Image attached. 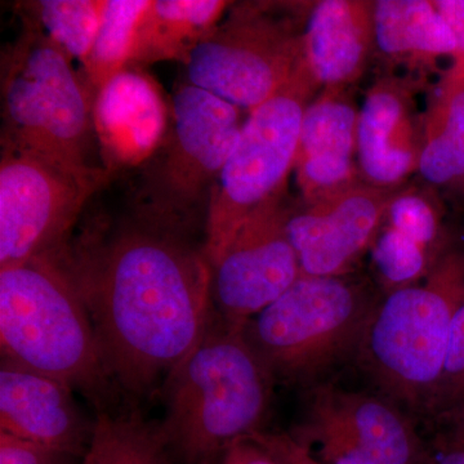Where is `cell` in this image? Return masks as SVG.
<instances>
[{"mask_svg":"<svg viewBox=\"0 0 464 464\" xmlns=\"http://www.w3.org/2000/svg\"><path fill=\"white\" fill-rule=\"evenodd\" d=\"M103 362L127 398L148 396L200 341L212 314V266L194 232L134 213L94 226L58 255Z\"/></svg>","mask_w":464,"mask_h":464,"instance_id":"1","label":"cell"},{"mask_svg":"<svg viewBox=\"0 0 464 464\" xmlns=\"http://www.w3.org/2000/svg\"><path fill=\"white\" fill-rule=\"evenodd\" d=\"M216 315L163 382L160 422L174 460L213 464L228 445L262 431L274 380L244 337Z\"/></svg>","mask_w":464,"mask_h":464,"instance_id":"2","label":"cell"},{"mask_svg":"<svg viewBox=\"0 0 464 464\" xmlns=\"http://www.w3.org/2000/svg\"><path fill=\"white\" fill-rule=\"evenodd\" d=\"M3 359L63 382L96 411H114L121 393L74 283L57 256L0 268Z\"/></svg>","mask_w":464,"mask_h":464,"instance_id":"3","label":"cell"},{"mask_svg":"<svg viewBox=\"0 0 464 464\" xmlns=\"http://www.w3.org/2000/svg\"><path fill=\"white\" fill-rule=\"evenodd\" d=\"M463 295L464 248H447L420 282L375 304L356 355L393 401L432 415Z\"/></svg>","mask_w":464,"mask_h":464,"instance_id":"4","label":"cell"},{"mask_svg":"<svg viewBox=\"0 0 464 464\" xmlns=\"http://www.w3.org/2000/svg\"><path fill=\"white\" fill-rule=\"evenodd\" d=\"M20 17L21 32L2 54V148L79 172L100 168L92 163L96 96L72 58L35 21Z\"/></svg>","mask_w":464,"mask_h":464,"instance_id":"5","label":"cell"},{"mask_svg":"<svg viewBox=\"0 0 464 464\" xmlns=\"http://www.w3.org/2000/svg\"><path fill=\"white\" fill-rule=\"evenodd\" d=\"M244 123L227 101L192 84L179 88L166 136L145 163L137 215L195 234Z\"/></svg>","mask_w":464,"mask_h":464,"instance_id":"6","label":"cell"},{"mask_svg":"<svg viewBox=\"0 0 464 464\" xmlns=\"http://www.w3.org/2000/svg\"><path fill=\"white\" fill-rule=\"evenodd\" d=\"M374 307L342 276H301L246 323L244 337L274 381L308 383L356 353Z\"/></svg>","mask_w":464,"mask_h":464,"instance_id":"7","label":"cell"},{"mask_svg":"<svg viewBox=\"0 0 464 464\" xmlns=\"http://www.w3.org/2000/svg\"><path fill=\"white\" fill-rule=\"evenodd\" d=\"M306 5L232 3L185 63L190 84L248 112L257 109L304 65Z\"/></svg>","mask_w":464,"mask_h":464,"instance_id":"8","label":"cell"},{"mask_svg":"<svg viewBox=\"0 0 464 464\" xmlns=\"http://www.w3.org/2000/svg\"><path fill=\"white\" fill-rule=\"evenodd\" d=\"M320 91L304 61L282 90L249 112L208 206L204 253L212 267L246 219L286 191L302 119Z\"/></svg>","mask_w":464,"mask_h":464,"instance_id":"9","label":"cell"},{"mask_svg":"<svg viewBox=\"0 0 464 464\" xmlns=\"http://www.w3.org/2000/svg\"><path fill=\"white\" fill-rule=\"evenodd\" d=\"M110 177L103 167L79 172L2 148L0 268L63 252L88 200Z\"/></svg>","mask_w":464,"mask_h":464,"instance_id":"10","label":"cell"},{"mask_svg":"<svg viewBox=\"0 0 464 464\" xmlns=\"http://www.w3.org/2000/svg\"><path fill=\"white\" fill-rule=\"evenodd\" d=\"M323 464H420L422 442L389 400L333 386L311 391L292 432Z\"/></svg>","mask_w":464,"mask_h":464,"instance_id":"11","label":"cell"},{"mask_svg":"<svg viewBox=\"0 0 464 464\" xmlns=\"http://www.w3.org/2000/svg\"><path fill=\"white\" fill-rule=\"evenodd\" d=\"M290 206L286 191L262 204L213 266L212 307L225 322L246 325L302 276L286 228Z\"/></svg>","mask_w":464,"mask_h":464,"instance_id":"12","label":"cell"},{"mask_svg":"<svg viewBox=\"0 0 464 464\" xmlns=\"http://www.w3.org/2000/svg\"><path fill=\"white\" fill-rule=\"evenodd\" d=\"M399 188L362 181L324 199L292 204L286 228L302 276H343L373 246Z\"/></svg>","mask_w":464,"mask_h":464,"instance_id":"13","label":"cell"},{"mask_svg":"<svg viewBox=\"0 0 464 464\" xmlns=\"http://www.w3.org/2000/svg\"><path fill=\"white\" fill-rule=\"evenodd\" d=\"M413 81L387 75L366 93L357 121V167L362 181L399 188L418 172L422 151L423 112L415 103Z\"/></svg>","mask_w":464,"mask_h":464,"instance_id":"14","label":"cell"},{"mask_svg":"<svg viewBox=\"0 0 464 464\" xmlns=\"http://www.w3.org/2000/svg\"><path fill=\"white\" fill-rule=\"evenodd\" d=\"M94 424L79 408L74 390L2 357L0 431L83 459Z\"/></svg>","mask_w":464,"mask_h":464,"instance_id":"15","label":"cell"},{"mask_svg":"<svg viewBox=\"0 0 464 464\" xmlns=\"http://www.w3.org/2000/svg\"><path fill=\"white\" fill-rule=\"evenodd\" d=\"M359 111L347 88H324L308 103L295 166L304 203L362 181L356 157Z\"/></svg>","mask_w":464,"mask_h":464,"instance_id":"16","label":"cell"},{"mask_svg":"<svg viewBox=\"0 0 464 464\" xmlns=\"http://www.w3.org/2000/svg\"><path fill=\"white\" fill-rule=\"evenodd\" d=\"M170 111L157 83L141 69L127 67L97 93L94 133L103 168L145 164L157 151L169 127Z\"/></svg>","mask_w":464,"mask_h":464,"instance_id":"17","label":"cell"},{"mask_svg":"<svg viewBox=\"0 0 464 464\" xmlns=\"http://www.w3.org/2000/svg\"><path fill=\"white\" fill-rule=\"evenodd\" d=\"M304 61L324 88H348L375 54L374 2L323 0L311 5L304 30Z\"/></svg>","mask_w":464,"mask_h":464,"instance_id":"18","label":"cell"},{"mask_svg":"<svg viewBox=\"0 0 464 464\" xmlns=\"http://www.w3.org/2000/svg\"><path fill=\"white\" fill-rule=\"evenodd\" d=\"M375 53L387 63L426 74L442 57L453 58L456 41L429 0L374 2Z\"/></svg>","mask_w":464,"mask_h":464,"instance_id":"19","label":"cell"},{"mask_svg":"<svg viewBox=\"0 0 464 464\" xmlns=\"http://www.w3.org/2000/svg\"><path fill=\"white\" fill-rule=\"evenodd\" d=\"M231 5L225 0H150L134 34L128 67L141 69L163 61L185 65Z\"/></svg>","mask_w":464,"mask_h":464,"instance_id":"20","label":"cell"},{"mask_svg":"<svg viewBox=\"0 0 464 464\" xmlns=\"http://www.w3.org/2000/svg\"><path fill=\"white\" fill-rule=\"evenodd\" d=\"M418 173L436 188L464 185V78L442 75L423 112Z\"/></svg>","mask_w":464,"mask_h":464,"instance_id":"21","label":"cell"},{"mask_svg":"<svg viewBox=\"0 0 464 464\" xmlns=\"http://www.w3.org/2000/svg\"><path fill=\"white\" fill-rule=\"evenodd\" d=\"M82 464H174L160 422L136 409L97 413L90 448Z\"/></svg>","mask_w":464,"mask_h":464,"instance_id":"22","label":"cell"},{"mask_svg":"<svg viewBox=\"0 0 464 464\" xmlns=\"http://www.w3.org/2000/svg\"><path fill=\"white\" fill-rule=\"evenodd\" d=\"M150 0H106L96 38L82 63V76L94 96L130 66L134 34Z\"/></svg>","mask_w":464,"mask_h":464,"instance_id":"23","label":"cell"},{"mask_svg":"<svg viewBox=\"0 0 464 464\" xmlns=\"http://www.w3.org/2000/svg\"><path fill=\"white\" fill-rule=\"evenodd\" d=\"M105 5L106 0H38L20 3L18 9L82 65L93 45Z\"/></svg>","mask_w":464,"mask_h":464,"instance_id":"24","label":"cell"},{"mask_svg":"<svg viewBox=\"0 0 464 464\" xmlns=\"http://www.w3.org/2000/svg\"><path fill=\"white\" fill-rule=\"evenodd\" d=\"M438 256L384 224L372 246L375 270L389 293L420 282Z\"/></svg>","mask_w":464,"mask_h":464,"instance_id":"25","label":"cell"},{"mask_svg":"<svg viewBox=\"0 0 464 464\" xmlns=\"http://www.w3.org/2000/svg\"><path fill=\"white\" fill-rule=\"evenodd\" d=\"M384 225L420 244L431 253L436 244L440 243L441 222L438 207L429 195L415 188H399L395 192L387 209Z\"/></svg>","mask_w":464,"mask_h":464,"instance_id":"26","label":"cell"},{"mask_svg":"<svg viewBox=\"0 0 464 464\" xmlns=\"http://www.w3.org/2000/svg\"><path fill=\"white\" fill-rule=\"evenodd\" d=\"M464 411V295L451 324L444 374L432 415Z\"/></svg>","mask_w":464,"mask_h":464,"instance_id":"27","label":"cell"},{"mask_svg":"<svg viewBox=\"0 0 464 464\" xmlns=\"http://www.w3.org/2000/svg\"><path fill=\"white\" fill-rule=\"evenodd\" d=\"M81 458L0 431V464H82Z\"/></svg>","mask_w":464,"mask_h":464,"instance_id":"28","label":"cell"},{"mask_svg":"<svg viewBox=\"0 0 464 464\" xmlns=\"http://www.w3.org/2000/svg\"><path fill=\"white\" fill-rule=\"evenodd\" d=\"M433 420V464H464V411H445Z\"/></svg>","mask_w":464,"mask_h":464,"instance_id":"29","label":"cell"},{"mask_svg":"<svg viewBox=\"0 0 464 464\" xmlns=\"http://www.w3.org/2000/svg\"><path fill=\"white\" fill-rule=\"evenodd\" d=\"M433 5L448 24L456 41L450 67L444 75L464 78V0H433Z\"/></svg>","mask_w":464,"mask_h":464,"instance_id":"30","label":"cell"},{"mask_svg":"<svg viewBox=\"0 0 464 464\" xmlns=\"http://www.w3.org/2000/svg\"><path fill=\"white\" fill-rule=\"evenodd\" d=\"M252 438L273 454L277 464H323L290 433L259 431L252 435Z\"/></svg>","mask_w":464,"mask_h":464,"instance_id":"31","label":"cell"},{"mask_svg":"<svg viewBox=\"0 0 464 464\" xmlns=\"http://www.w3.org/2000/svg\"><path fill=\"white\" fill-rule=\"evenodd\" d=\"M213 464H277L273 454L257 440L244 438L232 442Z\"/></svg>","mask_w":464,"mask_h":464,"instance_id":"32","label":"cell"}]
</instances>
